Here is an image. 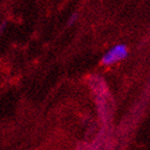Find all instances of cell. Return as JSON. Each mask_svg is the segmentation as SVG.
<instances>
[{
	"label": "cell",
	"mask_w": 150,
	"mask_h": 150,
	"mask_svg": "<svg viewBox=\"0 0 150 150\" xmlns=\"http://www.w3.org/2000/svg\"><path fill=\"white\" fill-rule=\"evenodd\" d=\"M129 50L125 44H117L104 54V56L102 57V64L112 66L114 63L127 58Z\"/></svg>",
	"instance_id": "obj_1"
},
{
	"label": "cell",
	"mask_w": 150,
	"mask_h": 150,
	"mask_svg": "<svg viewBox=\"0 0 150 150\" xmlns=\"http://www.w3.org/2000/svg\"><path fill=\"white\" fill-rule=\"evenodd\" d=\"M77 17H78V14L77 13H74V14H72V15L70 16L69 18V22H68V25L69 26H72L73 24H74L76 21H77Z\"/></svg>",
	"instance_id": "obj_2"
},
{
	"label": "cell",
	"mask_w": 150,
	"mask_h": 150,
	"mask_svg": "<svg viewBox=\"0 0 150 150\" xmlns=\"http://www.w3.org/2000/svg\"><path fill=\"white\" fill-rule=\"evenodd\" d=\"M6 27V23H3V24H1L0 25V33H1V31H3V28Z\"/></svg>",
	"instance_id": "obj_3"
}]
</instances>
